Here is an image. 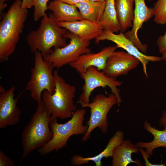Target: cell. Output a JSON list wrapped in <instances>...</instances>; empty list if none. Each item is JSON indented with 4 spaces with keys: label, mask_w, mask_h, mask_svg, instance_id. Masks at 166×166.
Listing matches in <instances>:
<instances>
[{
    "label": "cell",
    "mask_w": 166,
    "mask_h": 166,
    "mask_svg": "<svg viewBox=\"0 0 166 166\" xmlns=\"http://www.w3.org/2000/svg\"><path fill=\"white\" fill-rule=\"evenodd\" d=\"M135 4L132 28L124 34L140 51L144 54L147 52L148 46L140 42L138 36V32L144 22H147L154 16V10L153 8L147 7L145 0H135Z\"/></svg>",
    "instance_id": "cell-11"
},
{
    "label": "cell",
    "mask_w": 166,
    "mask_h": 166,
    "mask_svg": "<svg viewBox=\"0 0 166 166\" xmlns=\"http://www.w3.org/2000/svg\"><path fill=\"white\" fill-rule=\"evenodd\" d=\"M53 74L55 92L51 94L47 91H44L42 95V101L50 111L51 118L63 119L71 118L75 111L73 99L76 88L66 82L57 70H53Z\"/></svg>",
    "instance_id": "cell-4"
},
{
    "label": "cell",
    "mask_w": 166,
    "mask_h": 166,
    "mask_svg": "<svg viewBox=\"0 0 166 166\" xmlns=\"http://www.w3.org/2000/svg\"><path fill=\"white\" fill-rule=\"evenodd\" d=\"M143 156L144 160L145 166H164L166 165V163L160 164H152L149 161L148 159L149 158L148 156L146 154L144 148H139V150Z\"/></svg>",
    "instance_id": "cell-27"
},
{
    "label": "cell",
    "mask_w": 166,
    "mask_h": 166,
    "mask_svg": "<svg viewBox=\"0 0 166 166\" xmlns=\"http://www.w3.org/2000/svg\"><path fill=\"white\" fill-rule=\"evenodd\" d=\"M34 0H22V7L25 9L31 8L34 6Z\"/></svg>",
    "instance_id": "cell-28"
},
{
    "label": "cell",
    "mask_w": 166,
    "mask_h": 166,
    "mask_svg": "<svg viewBox=\"0 0 166 166\" xmlns=\"http://www.w3.org/2000/svg\"><path fill=\"white\" fill-rule=\"evenodd\" d=\"M34 53V65L31 69L30 79L26 89L30 92L31 98L38 102L42 101L44 91H47L51 94L55 92L54 68L52 63L44 60L40 52L36 50Z\"/></svg>",
    "instance_id": "cell-6"
},
{
    "label": "cell",
    "mask_w": 166,
    "mask_h": 166,
    "mask_svg": "<svg viewBox=\"0 0 166 166\" xmlns=\"http://www.w3.org/2000/svg\"><path fill=\"white\" fill-rule=\"evenodd\" d=\"M58 1L67 4L75 5L76 4L84 1L87 0H58Z\"/></svg>",
    "instance_id": "cell-30"
},
{
    "label": "cell",
    "mask_w": 166,
    "mask_h": 166,
    "mask_svg": "<svg viewBox=\"0 0 166 166\" xmlns=\"http://www.w3.org/2000/svg\"><path fill=\"white\" fill-rule=\"evenodd\" d=\"M59 26L73 33L83 41L95 39L104 29L99 23L83 19L73 22H58Z\"/></svg>",
    "instance_id": "cell-15"
},
{
    "label": "cell",
    "mask_w": 166,
    "mask_h": 166,
    "mask_svg": "<svg viewBox=\"0 0 166 166\" xmlns=\"http://www.w3.org/2000/svg\"><path fill=\"white\" fill-rule=\"evenodd\" d=\"M15 87L12 86L0 92V129L18 124L20 120L21 111L15 97Z\"/></svg>",
    "instance_id": "cell-12"
},
{
    "label": "cell",
    "mask_w": 166,
    "mask_h": 166,
    "mask_svg": "<svg viewBox=\"0 0 166 166\" xmlns=\"http://www.w3.org/2000/svg\"><path fill=\"white\" fill-rule=\"evenodd\" d=\"M10 0H0V2H5V1H8Z\"/></svg>",
    "instance_id": "cell-34"
},
{
    "label": "cell",
    "mask_w": 166,
    "mask_h": 166,
    "mask_svg": "<svg viewBox=\"0 0 166 166\" xmlns=\"http://www.w3.org/2000/svg\"><path fill=\"white\" fill-rule=\"evenodd\" d=\"M118 48L116 45L109 46L97 53L90 52L82 54L69 65L75 69L80 76L88 68L92 66L95 67L99 71H103L107 59Z\"/></svg>",
    "instance_id": "cell-14"
},
{
    "label": "cell",
    "mask_w": 166,
    "mask_h": 166,
    "mask_svg": "<svg viewBox=\"0 0 166 166\" xmlns=\"http://www.w3.org/2000/svg\"><path fill=\"white\" fill-rule=\"evenodd\" d=\"M163 126L164 129L159 130L152 126L147 121H144V128L153 135V139L149 142H139L136 144L139 148H145L149 158L153 154V151L156 148L160 147L166 148V124Z\"/></svg>",
    "instance_id": "cell-19"
},
{
    "label": "cell",
    "mask_w": 166,
    "mask_h": 166,
    "mask_svg": "<svg viewBox=\"0 0 166 166\" xmlns=\"http://www.w3.org/2000/svg\"><path fill=\"white\" fill-rule=\"evenodd\" d=\"M105 3L106 1L96 2L87 0L75 5L79 10L83 19L99 23L102 17Z\"/></svg>",
    "instance_id": "cell-21"
},
{
    "label": "cell",
    "mask_w": 166,
    "mask_h": 166,
    "mask_svg": "<svg viewBox=\"0 0 166 166\" xmlns=\"http://www.w3.org/2000/svg\"><path fill=\"white\" fill-rule=\"evenodd\" d=\"M37 103L36 111L21 133L20 162L32 152L44 146L53 137L50 127L51 113L42 101Z\"/></svg>",
    "instance_id": "cell-2"
},
{
    "label": "cell",
    "mask_w": 166,
    "mask_h": 166,
    "mask_svg": "<svg viewBox=\"0 0 166 166\" xmlns=\"http://www.w3.org/2000/svg\"><path fill=\"white\" fill-rule=\"evenodd\" d=\"M153 9L154 14V21L156 24H166V0H158L155 3Z\"/></svg>",
    "instance_id": "cell-23"
},
{
    "label": "cell",
    "mask_w": 166,
    "mask_h": 166,
    "mask_svg": "<svg viewBox=\"0 0 166 166\" xmlns=\"http://www.w3.org/2000/svg\"><path fill=\"white\" fill-rule=\"evenodd\" d=\"M124 135L121 130L117 131L110 138L104 149L100 153L92 157H83L80 155L73 156L70 163L73 165L87 164L90 161L94 162L96 166H102L101 160L103 158L112 157L116 147L124 140Z\"/></svg>",
    "instance_id": "cell-16"
},
{
    "label": "cell",
    "mask_w": 166,
    "mask_h": 166,
    "mask_svg": "<svg viewBox=\"0 0 166 166\" xmlns=\"http://www.w3.org/2000/svg\"><path fill=\"white\" fill-rule=\"evenodd\" d=\"M159 51L160 53L166 52V31L164 34L160 36L157 40Z\"/></svg>",
    "instance_id": "cell-26"
},
{
    "label": "cell",
    "mask_w": 166,
    "mask_h": 166,
    "mask_svg": "<svg viewBox=\"0 0 166 166\" xmlns=\"http://www.w3.org/2000/svg\"><path fill=\"white\" fill-rule=\"evenodd\" d=\"M49 0H34L33 19L35 21H38L46 14L45 12L48 10L47 3Z\"/></svg>",
    "instance_id": "cell-24"
},
{
    "label": "cell",
    "mask_w": 166,
    "mask_h": 166,
    "mask_svg": "<svg viewBox=\"0 0 166 166\" xmlns=\"http://www.w3.org/2000/svg\"><path fill=\"white\" fill-rule=\"evenodd\" d=\"M135 0H115V5L120 26V32L123 33L132 27L134 16Z\"/></svg>",
    "instance_id": "cell-20"
},
{
    "label": "cell",
    "mask_w": 166,
    "mask_h": 166,
    "mask_svg": "<svg viewBox=\"0 0 166 166\" xmlns=\"http://www.w3.org/2000/svg\"><path fill=\"white\" fill-rule=\"evenodd\" d=\"M86 110L82 108L74 111L71 119L63 124L59 123L57 118H51L50 127L53 133L52 139L43 147L38 149L41 155L57 151L67 144L69 138L73 135H84L88 125L83 124Z\"/></svg>",
    "instance_id": "cell-5"
},
{
    "label": "cell",
    "mask_w": 166,
    "mask_h": 166,
    "mask_svg": "<svg viewBox=\"0 0 166 166\" xmlns=\"http://www.w3.org/2000/svg\"><path fill=\"white\" fill-rule=\"evenodd\" d=\"M159 123L160 125L162 126L166 124V110L163 112L161 116L159 119Z\"/></svg>",
    "instance_id": "cell-29"
},
{
    "label": "cell",
    "mask_w": 166,
    "mask_h": 166,
    "mask_svg": "<svg viewBox=\"0 0 166 166\" xmlns=\"http://www.w3.org/2000/svg\"><path fill=\"white\" fill-rule=\"evenodd\" d=\"M69 31L61 27L53 14L49 13L42 18L39 26L31 31L26 37L31 51L40 52L44 56L53 50V48H61L68 44L66 38Z\"/></svg>",
    "instance_id": "cell-3"
},
{
    "label": "cell",
    "mask_w": 166,
    "mask_h": 166,
    "mask_svg": "<svg viewBox=\"0 0 166 166\" xmlns=\"http://www.w3.org/2000/svg\"><path fill=\"white\" fill-rule=\"evenodd\" d=\"M95 43L98 44L102 41L105 40L111 41L116 44L118 48H121L137 58L141 64L143 72L145 77L148 78L147 66L150 62L159 61L162 60L161 57L155 56L146 55L141 52L134 44L124 34L120 32L118 34H115L104 30L102 33L95 39Z\"/></svg>",
    "instance_id": "cell-10"
},
{
    "label": "cell",
    "mask_w": 166,
    "mask_h": 166,
    "mask_svg": "<svg viewBox=\"0 0 166 166\" xmlns=\"http://www.w3.org/2000/svg\"><path fill=\"white\" fill-rule=\"evenodd\" d=\"M7 6V5L5 2H0V12L2 16V11Z\"/></svg>",
    "instance_id": "cell-31"
},
{
    "label": "cell",
    "mask_w": 166,
    "mask_h": 166,
    "mask_svg": "<svg viewBox=\"0 0 166 166\" xmlns=\"http://www.w3.org/2000/svg\"><path fill=\"white\" fill-rule=\"evenodd\" d=\"M67 38L70 40L69 44L62 47L53 48L50 53L43 56L45 60L57 69L74 62L81 55L91 51L90 41H82L69 31Z\"/></svg>",
    "instance_id": "cell-9"
},
{
    "label": "cell",
    "mask_w": 166,
    "mask_h": 166,
    "mask_svg": "<svg viewBox=\"0 0 166 166\" xmlns=\"http://www.w3.org/2000/svg\"><path fill=\"white\" fill-rule=\"evenodd\" d=\"M117 104V100L113 93L107 97L100 93L97 95L92 102L84 106V108L90 109V114L87 122V130L82 139L83 141L88 140L96 128H98L103 133H107L109 126L107 115L111 108Z\"/></svg>",
    "instance_id": "cell-7"
},
{
    "label": "cell",
    "mask_w": 166,
    "mask_h": 166,
    "mask_svg": "<svg viewBox=\"0 0 166 166\" xmlns=\"http://www.w3.org/2000/svg\"><path fill=\"white\" fill-rule=\"evenodd\" d=\"M139 150V148L132 143L131 140H124L114 150L111 166H127L131 163L136 164L138 166L142 165L140 160H134L131 156L132 153H138Z\"/></svg>",
    "instance_id": "cell-18"
},
{
    "label": "cell",
    "mask_w": 166,
    "mask_h": 166,
    "mask_svg": "<svg viewBox=\"0 0 166 166\" xmlns=\"http://www.w3.org/2000/svg\"><path fill=\"white\" fill-rule=\"evenodd\" d=\"M165 92L166 93V81L165 84Z\"/></svg>",
    "instance_id": "cell-35"
},
{
    "label": "cell",
    "mask_w": 166,
    "mask_h": 166,
    "mask_svg": "<svg viewBox=\"0 0 166 166\" xmlns=\"http://www.w3.org/2000/svg\"><path fill=\"white\" fill-rule=\"evenodd\" d=\"M161 57L163 60L166 61V52H165L162 54Z\"/></svg>",
    "instance_id": "cell-32"
},
{
    "label": "cell",
    "mask_w": 166,
    "mask_h": 166,
    "mask_svg": "<svg viewBox=\"0 0 166 166\" xmlns=\"http://www.w3.org/2000/svg\"><path fill=\"white\" fill-rule=\"evenodd\" d=\"M47 7L58 22H73L83 19L75 5L53 0L49 2Z\"/></svg>",
    "instance_id": "cell-17"
},
{
    "label": "cell",
    "mask_w": 166,
    "mask_h": 166,
    "mask_svg": "<svg viewBox=\"0 0 166 166\" xmlns=\"http://www.w3.org/2000/svg\"><path fill=\"white\" fill-rule=\"evenodd\" d=\"M99 23L104 30L111 32L118 33L120 31L115 5V0H106L105 7Z\"/></svg>",
    "instance_id": "cell-22"
},
{
    "label": "cell",
    "mask_w": 166,
    "mask_h": 166,
    "mask_svg": "<svg viewBox=\"0 0 166 166\" xmlns=\"http://www.w3.org/2000/svg\"><path fill=\"white\" fill-rule=\"evenodd\" d=\"M80 76L84 81L82 92L79 98V102L82 108H84L85 105L89 103L92 92L100 87L105 88L108 86L111 89L112 93L116 97L119 106L122 102L120 90L117 88L122 84L121 82L108 76L93 66L88 68Z\"/></svg>",
    "instance_id": "cell-8"
},
{
    "label": "cell",
    "mask_w": 166,
    "mask_h": 166,
    "mask_svg": "<svg viewBox=\"0 0 166 166\" xmlns=\"http://www.w3.org/2000/svg\"><path fill=\"white\" fill-rule=\"evenodd\" d=\"M89 1L96 2H104L106 1V0H88Z\"/></svg>",
    "instance_id": "cell-33"
},
{
    "label": "cell",
    "mask_w": 166,
    "mask_h": 166,
    "mask_svg": "<svg viewBox=\"0 0 166 166\" xmlns=\"http://www.w3.org/2000/svg\"><path fill=\"white\" fill-rule=\"evenodd\" d=\"M22 0H15L3 14L0 23V62L7 61L14 52L27 19L28 9L22 7Z\"/></svg>",
    "instance_id": "cell-1"
},
{
    "label": "cell",
    "mask_w": 166,
    "mask_h": 166,
    "mask_svg": "<svg viewBox=\"0 0 166 166\" xmlns=\"http://www.w3.org/2000/svg\"><path fill=\"white\" fill-rule=\"evenodd\" d=\"M140 63L137 58L127 52L116 51L107 59L102 71L108 76L116 78L127 74Z\"/></svg>",
    "instance_id": "cell-13"
},
{
    "label": "cell",
    "mask_w": 166,
    "mask_h": 166,
    "mask_svg": "<svg viewBox=\"0 0 166 166\" xmlns=\"http://www.w3.org/2000/svg\"><path fill=\"white\" fill-rule=\"evenodd\" d=\"M15 162L1 150H0V166H14Z\"/></svg>",
    "instance_id": "cell-25"
}]
</instances>
